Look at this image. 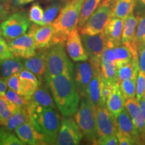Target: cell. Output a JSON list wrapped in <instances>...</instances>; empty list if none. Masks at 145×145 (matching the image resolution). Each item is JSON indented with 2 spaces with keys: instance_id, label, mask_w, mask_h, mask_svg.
<instances>
[{
  "instance_id": "cell-50",
  "label": "cell",
  "mask_w": 145,
  "mask_h": 145,
  "mask_svg": "<svg viewBox=\"0 0 145 145\" xmlns=\"http://www.w3.org/2000/svg\"><path fill=\"white\" fill-rule=\"evenodd\" d=\"M137 1L140 3L142 7L145 8V0H137Z\"/></svg>"
},
{
  "instance_id": "cell-49",
  "label": "cell",
  "mask_w": 145,
  "mask_h": 145,
  "mask_svg": "<svg viewBox=\"0 0 145 145\" xmlns=\"http://www.w3.org/2000/svg\"><path fill=\"white\" fill-rule=\"evenodd\" d=\"M0 2L4 4L7 6L11 8V4H12V0H0Z\"/></svg>"
},
{
  "instance_id": "cell-48",
  "label": "cell",
  "mask_w": 145,
  "mask_h": 145,
  "mask_svg": "<svg viewBox=\"0 0 145 145\" xmlns=\"http://www.w3.org/2000/svg\"><path fill=\"white\" fill-rule=\"evenodd\" d=\"M12 5L14 7H18L22 5V0H12Z\"/></svg>"
},
{
  "instance_id": "cell-39",
  "label": "cell",
  "mask_w": 145,
  "mask_h": 145,
  "mask_svg": "<svg viewBox=\"0 0 145 145\" xmlns=\"http://www.w3.org/2000/svg\"><path fill=\"white\" fill-rule=\"evenodd\" d=\"M14 55L11 52L8 42L0 34V62Z\"/></svg>"
},
{
  "instance_id": "cell-29",
  "label": "cell",
  "mask_w": 145,
  "mask_h": 145,
  "mask_svg": "<svg viewBox=\"0 0 145 145\" xmlns=\"http://www.w3.org/2000/svg\"><path fill=\"white\" fill-rule=\"evenodd\" d=\"M29 121L30 120L27 107H18L4 126L11 131H15L18 126Z\"/></svg>"
},
{
  "instance_id": "cell-32",
  "label": "cell",
  "mask_w": 145,
  "mask_h": 145,
  "mask_svg": "<svg viewBox=\"0 0 145 145\" xmlns=\"http://www.w3.org/2000/svg\"><path fill=\"white\" fill-rule=\"evenodd\" d=\"M61 9V2L60 1H55L47 6L44 12L41 26L52 24L56 19V17Z\"/></svg>"
},
{
  "instance_id": "cell-43",
  "label": "cell",
  "mask_w": 145,
  "mask_h": 145,
  "mask_svg": "<svg viewBox=\"0 0 145 145\" xmlns=\"http://www.w3.org/2000/svg\"><path fill=\"white\" fill-rule=\"evenodd\" d=\"M94 144H101V145H117L119 144L118 139L116 135H113L111 137H108L105 138L99 139L97 138Z\"/></svg>"
},
{
  "instance_id": "cell-20",
  "label": "cell",
  "mask_w": 145,
  "mask_h": 145,
  "mask_svg": "<svg viewBox=\"0 0 145 145\" xmlns=\"http://www.w3.org/2000/svg\"><path fill=\"white\" fill-rule=\"evenodd\" d=\"M15 132L24 144H44L42 135L30 121L18 126Z\"/></svg>"
},
{
  "instance_id": "cell-37",
  "label": "cell",
  "mask_w": 145,
  "mask_h": 145,
  "mask_svg": "<svg viewBox=\"0 0 145 145\" xmlns=\"http://www.w3.org/2000/svg\"><path fill=\"white\" fill-rule=\"evenodd\" d=\"M135 42L138 48L145 42V13L139 18L135 34Z\"/></svg>"
},
{
  "instance_id": "cell-34",
  "label": "cell",
  "mask_w": 145,
  "mask_h": 145,
  "mask_svg": "<svg viewBox=\"0 0 145 145\" xmlns=\"http://www.w3.org/2000/svg\"><path fill=\"white\" fill-rule=\"evenodd\" d=\"M125 99H133L136 96L137 79H126L118 83Z\"/></svg>"
},
{
  "instance_id": "cell-46",
  "label": "cell",
  "mask_w": 145,
  "mask_h": 145,
  "mask_svg": "<svg viewBox=\"0 0 145 145\" xmlns=\"http://www.w3.org/2000/svg\"><path fill=\"white\" fill-rule=\"evenodd\" d=\"M6 80L3 78L0 77V95L5 96V93L8 89Z\"/></svg>"
},
{
  "instance_id": "cell-8",
  "label": "cell",
  "mask_w": 145,
  "mask_h": 145,
  "mask_svg": "<svg viewBox=\"0 0 145 145\" xmlns=\"http://www.w3.org/2000/svg\"><path fill=\"white\" fill-rule=\"evenodd\" d=\"M81 40L89 60L95 68H100V61L104 50L108 46V41L104 33L94 35L81 34Z\"/></svg>"
},
{
  "instance_id": "cell-33",
  "label": "cell",
  "mask_w": 145,
  "mask_h": 145,
  "mask_svg": "<svg viewBox=\"0 0 145 145\" xmlns=\"http://www.w3.org/2000/svg\"><path fill=\"white\" fill-rule=\"evenodd\" d=\"M17 135L3 126L0 128V145H24Z\"/></svg>"
},
{
  "instance_id": "cell-10",
  "label": "cell",
  "mask_w": 145,
  "mask_h": 145,
  "mask_svg": "<svg viewBox=\"0 0 145 145\" xmlns=\"http://www.w3.org/2000/svg\"><path fill=\"white\" fill-rule=\"evenodd\" d=\"M96 126L99 139L116 135L118 130L116 120L110 113L106 105L100 104L96 107Z\"/></svg>"
},
{
  "instance_id": "cell-4",
  "label": "cell",
  "mask_w": 145,
  "mask_h": 145,
  "mask_svg": "<svg viewBox=\"0 0 145 145\" xmlns=\"http://www.w3.org/2000/svg\"><path fill=\"white\" fill-rule=\"evenodd\" d=\"M96 107L87 96L81 97L79 108L75 114V122L80 128L83 136L88 142L94 144L97 140V126L95 118Z\"/></svg>"
},
{
  "instance_id": "cell-45",
  "label": "cell",
  "mask_w": 145,
  "mask_h": 145,
  "mask_svg": "<svg viewBox=\"0 0 145 145\" xmlns=\"http://www.w3.org/2000/svg\"><path fill=\"white\" fill-rule=\"evenodd\" d=\"M10 7L0 2V22L3 21L8 17L10 13Z\"/></svg>"
},
{
  "instance_id": "cell-1",
  "label": "cell",
  "mask_w": 145,
  "mask_h": 145,
  "mask_svg": "<svg viewBox=\"0 0 145 145\" xmlns=\"http://www.w3.org/2000/svg\"><path fill=\"white\" fill-rule=\"evenodd\" d=\"M73 70L66 71L46 81L54 102L64 117L75 115L80 97L73 78Z\"/></svg>"
},
{
  "instance_id": "cell-44",
  "label": "cell",
  "mask_w": 145,
  "mask_h": 145,
  "mask_svg": "<svg viewBox=\"0 0 145 145\" xmlns=\"http://www.w3.org/2000/svg\"><path fill=\"white\" fill-rule=\"evenodd\" d=\"M116 137L118 139L119 144L120 145H132L135 144V143L132 141L130 138L126 137V135H123L120 132L118 131L116 132Z\"/></svg>"
},
{
  "instance_id": "cell-42",
  "label": "cell",
  "mask_w": 145,
  "mask_h": 145,
  "mask_svg": "<svg viewBox=\"0 0 145 145\" xmlns=\"http://www.w3.org/2000/svg\"><path fill=\"white\" fill-rule=\"evenodd\" d=\"M138 60L139 71L145 72V42L138 48Z\"/></svg>"
},
{
  "instance_id": "cell-41",
  "label": "cell",
  "mask_w": 145,
  "mask_h": 145,
  "mask_svg": "<svg viewBox=\"0 0 145 145\" xmlns=\"http://www.w3.org/2000/svg\"><path fill=\"white\" fill-rule=\"evenodd\" d=\"M113 88L114 85L109 84L103 79V87L101 93V104H106V101L110 95H111L112 91H113Z\"/></svg>"
},
{
  "instance_id": "cell-36",
  "label": "cell",
  "mask_w": 145,
  "mask_h": 145,
  "mask_svg": "<svg viewBox=\"0 0 145 145\" xmlns=\"http://www.w3.org/2000/svg\"><path fill=\"white\" fill-rule=\"evenodd\" d=\"M43 15H44V11L38 2L34 3L29 11L28 17L30 22L41 26Z\"/></svg>"
},
{
  "instance_id": "cell-13",
  "label": "cell",
  "mask_w": 145,
  "mask_h": 145,
  "mask_svg": "<svg viewBox=\"0 0 145 145\" xmlns=\"http://www.w3.org/2000/svg\"><path fill=\"white\" fill-rule=\"evenodd\" d=\"M65 45L67 52L72 61L79 62L88 60V55L83 46L78 28L72 30L67 36Z\"/></svg>"
},
{
  "instance_id": "cell-2",
  "label": "cell",
  "mask_w": 145,
  "mask_h": 145,
  "mask_svg": "<svg viewBox=\"0 0 145 145\" xmlns=\"http://www.w3.org/2000/svg\"><path fill=\"white\" fill-rule=\"evenodd\" d=\"M30 120L42 135L44 144H54L61 121L57 108L42 107L30 101L27 106Z\"/></svg>"
},
{
  "instance_id": "cell-35",
  "label": "cell",
  "mask_w": 145,
  "mask_h": 145,
  "mask_svg": "<svg viewBox=\"0 0 145 145\" xmlns=\"http://www.w3.org/2000/svg\"><path fill=\"white\" fill-rule=\"evenodd\" d=\"M5 97L17 107H27L30 102V99L10 89H7L5 93Z\"/></svg>"
},
{
  "instance_id": "cell-28",
  "label": "cell",
  "mask_w": 145,
  "mask_h": 145,
  "mask_svg": "<svg viewBox=\"0 0 145 145\" xmlns=\"http://www.w3.org/2000/svg\"><path fill=\"white\" fill-rule=\"evenodd\" d=\"M138 71V57H133L130 63L117 69L118 83L126 79H137Z\"/></svg>"
},
{
  "instance_id": "cell-52",
  "label": "cell",
  "mask_w": 145,
  "mask_h": 145,
  "mask_svg": "<svg viewBox=\"0 0 145 145\" xmlns=\"http://www.w3.org/2000/svg\"><path fill=\"white\" fill-rule=\"evenodd\" d=\"M144 96H145V93H144Z\"/></svg>"
},
{
  "instance_id": "cell-16",
  "label": "cell",
  "mask_w": 145,
  "mask_h": 145,
  "mask_svg": "<svg viewBox=\"0 0 145 145\" xmlns=\"http://www.w3.org/2000/svg\"><path fill=\"white\" fill-rule=\"evenodd\" d=\"M116 120L118 131L130 138L135 144H142L138 132L126 108L123 109L122 111L116 118Z\"/></svg>"
},
{
  "instance_id": "cell-31",
  "label": "cell",
  "mask_w": 145,
  "mask_h": 145,
  "mask_svg": "<svg viewBox=\"0 0 145 145\" xmlns=\"http://www.w3.org/2000/svg\"><path fill=\"white\" fill-rule=\"evenodd\" d=\"M18 107L5 96L0 95V125L4 126Z\"/></svg>"
},
{
  "instance_id": "cell-21",
  "label": "cell",
  "mask_w": 145,
  "mask_h": 145,
  "mask_svg": "<svg viewBox=\"0 0 145 145\" xmlns=\"http://www.w3.org/2000/svg\"><path fill=\"white\" fill-rule=\"evenodd\" d=\"M106 50L108 59L115 65L117 69L130 63L132 58L135 57L129 48L123 44L112 48L107 46Z\"/></svg>"
},
{
  "instance_id": "cell-38",
  "label": "cell",
  "mask_w": 145,
  "mask_h": 145,
  "mask_svg": "<svg viewBox=\"0 0 145 145\" xmlns=\"http://www.w3.org/2000/svg\"><path fill=\"white\" fill-rule=\"evenodd\" d=\"M145 93V72L139 71L137 78L136 99L138 101L144 96Z\"/></svg>"
},
{
  "instance_id": "cell-19",
  "label": "cell",
  "mask_w": 145,
  "mask_h": 145,
  "mask_svg": "<svg viewBox=\"0 0 145 145\" xmlns=\"http://www.w3.org/2000/svg\"><path fill=\"white\" fill-rule=\"evenodd\" d=\"M47 48H42L33 57L25 59L23 61L24 68L33 72L39 79V82L42 81L43 76L46 72V54Z\"/></svg>"
},
{
  "instance_id": "cell-7",
  "label": "cell",
  "mask_w": 145,
  "mask_h": 145,
  "mask_svg": "<svg viewBox=\"0 0 145 145\" xmlns=\"http://www.w3.org/2000/svg\"><path fill=\"white\" fill-rule=\"evenodd\" d=\"M30 19L24 11H20L9 16L0 24V34L7 42L26 33L30 27Z\"/></svg>"
},
{
  "instance_id": "cell-15",
  "label": "cell",
  "mask_w": 145,
  "mask_h": 145,
  "mask_svg": "<svg viewBox=\"0 0 145 145\" xmlns=\"http://www.w3.org/2000/svg\"><path fill=\"white\" fill-rule=\"evenodd\" d=\"M30 30L33 34L36 49L48 48L54 44V28L52 24L39 26L33 24Z\"/></svg>"
},
{
  "instance_id": "cell-18",
  "label": "cell",
  "mask_w": 145,
  "mask_h": 145,
  "mask_svg": "<svg viewBox=\"0 0 145 145\" xmlns=\"http://www.w3.org/2000/svg\"><path fill=\"white\" fill-rule=\"evenodd\" d=\"M125 108L129 113L140 137L141 144H145V118L137 99H128L125 101Z\"/></svg>"
},
{
  "instance_id": "cell-6",
  "label": "cell",
  "mask_w": 145,
  "mask_h": 145,
  "mask_svg": "<svg viewBox=\"0 0 145 145\" xmlns=\"http://www.w3.org/2000/svg\"><path fill=\"white\" fill-rule=\"evenodd\" d=\"M115 0H104L91 14L81 28H79L81 34L94 35L104 31L107 24L112 18V11Z\"/></svg>"
},
{
  "instance_id": "cell-22",
  "label": "cell",
  "mask_w": 145,
  "mask_h": 145,
  "mask_svg": "<svg viewBox=\"0 0 145 145\" xmlns=\"http://www.w3.org/2000/svg\"><path fill=\"white\" fill-rule=\"evenodd\" d=\"M103 87V77L100 68H95L87 89L86 96L97 107L101 104V93Z\"/></svg>"
},
{
  "instance_id": "cell-51",
  "label": "cell",
  "mask_w": 145,
  "mask_h": 145,
  "mask_svg": "<svg viewBox=\"0 0 145 145\" xmlns=\"http://www.w3.org/2000/svg\"><path fill=\"white\" fill-rule=\"evenodd\" d=\"M33 1H34V0H22V5L26 4V3H28Z\"/></svg>"
},
{
  "instance_id": "cell-27",
  "label": "cell",
  "mask_w": 145,
  "mask_h": 145,
  "mask_svg": "<svg viewBox=\"0 0 145 145\" xmlns=\"http://www.w3.org/2000/svg\"><path fill=\"white\" fill-rule=\"evenodd\" d=\"M137 0H115L112 11V18L125 20L133 13Z\"/></svg>"
},
{
  "instance_id": "cell-3",
  "label": "cell",
  "mask_w": 145,
  "mask_h": 145,
  "mask_svg": "<svg viewBox=\"0 0 145 145\" xmlns=\"http://www.w3.org/2000/svg\"><path fill=\"white\" fill-rule=\"evenodd\" d=\"M85 0H68L60 10L52 25L54 28V44L64 43L74 29L78 28L79 16Z\"/></svg>"
},
{
  "instance_id": "cell-26",
  "label": "cell",
  "mask_w": 145,
  "mask_h": 145,
  "mask_svg": "<svg viewBox=\"0 0 145 145\" xmlns=\"http://www.w3.org/2000/svg\"><path fill=\"white\" fill-rule=\"evenodd\" d=\"M100 70L103 79L110 85H114L118 82L117 68L107 57L106 49L103 52L100 61Z\"/></svg>"
},
{
  "instance_id": "cell-40",
  "label": "cell",
  "mask_w": 145,
  "mask_h": 145,
  "mask_svg": "<svg viewBox=\"0 0 145 145\" xmlns=\"http://www.w3.org/2000/svg\"><path fill=\"white\" fill-rule=\"evenodd\" d=\"M6 83L9 89L20 94V78L19 73L14 74L10 76L6 80Z\"/></svg>"
},
{
  "instance_id": "cell-9",
  "label": "cell",
  "mask_w": 145,
  "mask_h": 145,
  "mask_svg": "<svg viewBox=\"0 0 145 145\" xmlns=\"http://www.w3.org/2000/svg\"><path fill=\"white\" fill-rule=\"evenodd\" d=\"M83 137L79 126L71 116L65 117L61 121L54 144L76 145L80 143Z\"/></svg>"
},
{
  "instance_id": "cell-30",
  "label": "cell",
  "mask_w": 145,
  "mask_h": 145,
  "mask_svg": "<svg viewBox=\"0 0 145 145\" xmlns=\"http://www.w3.org/2000/svg\"><path fill=\"white\" fill-rule=\"evenodd\" d=\"M101 1V0H85L81 8L78 28H81L86 24L91 14L100 4Z\"/></svg>"
},
{
  "instance_id": "cell-47",
  "label": "cell",
  "mask_w": 145,
  "mask_h": 145,
  "mask_svg": "<svg viewBox=\"0 0 145 145\" xmlns=\"http://www.w3.org/2000/svg\"><path fill=\"white\" fill-rule=\"evenodd\" d=\"M139 106H140V108L141 110V112H142L143 116L145 118V96L144 95L138 101Z\"/></svg>"
},
{
  "instance_id": "cell-11",
  "label": "cell",
  "mask_w": 145,
  "mask_h": 145,
  "mask_svg": "<svg viewBox=\"0 0 145 145\" xmlns=\"http://www.w3.org/2000/svg\"><path fill=\"white\" fill-rule=\"evenodd\" d=\"M94 70L95 67L89 60L79 61L74 67V81L81 97L87 95V89L93 77Z\"/></svg>"
},
{
  "instance_id": "cell-5",
  "label": "cell",
  "mask_w": 145,
  "mask_h": 145,
  "mask_svg": "<svg viewBox=\"0 0 145 145\" xmlns=\"http://www.w3.org/2000/svg\"><path fill=\"white\" fill-rule=\"evenodd\" d=\"M73 69V64L65 51L64 43H57L47 48L45 80Z\"/></svg>"
},
{
  "instance_id": "cell-25",
  "label": "cell",
  "mask_w": 145,
  "mask_h": 145,
  "mask_svg": "<svg viewBox=\"0 0 145 145\" xmlns=\"http://www.w3.org/2000/svg\"><path fill=\"white\" fill-rule=\"evenodd\" d=\"M24 69L23 62L20 58L12 56L0 62V77L7 80L14 74L20 73Z\"/></svg>"
},
{
  "instance_id": "cell-17",
  "label": "cell",
  "mask_w": 145,
  "mask_h": 145,
  "mask_svg": "<svg viewBox=\"0 0 145 145\" xmlns=\"http://www.w3.org/2000/svg\"><path fill=\"white\" fill-rule=\"evenodd\" d=\"M124 20L118 18H111L105 27L103 33L108 41V47L122 44V35Z\"/></svg>"
},
{
  "instance_id": "cell-12",
  "label": "cell",
  "mask_w": 145,
  "mask_h": 145,
  "mask_svg": "<svg viewBox=\"0 0 145 145\" xmlns=\"http://www.w3.org/2000/svg\"><path fill=\"white\" fill-rule=\"evenodd\" d=\"M8 43L13 55L21 59H28L36 53L33 34L30 30L28 33L8 41Z\"/></svg>"
},
{
  "instance_id": "cell-24",
  "label": "cell",
  "mask_w": 145,
  "mask_h": 145,
  "mask_svg": "<svg viewBox=\"0 0 145 145\" xmlns=\"http://www.w3.org/2000/svg\"><path fill=\"white\" fill-rule=\"evenodd\" d=\"M125 99L120 88L119 83L114 85L113 91L106 101V107L110 113L116 118L125 108Z\"/></svg>"
},
{
  "instance_id": "cell-14",
  "label": "cell",
  "mask_w": 145,
  "mask_h": 145,
  "mask_svg": "<svg viewBox=\"0 0 145 145\" xmlns=\"http://www.w3.org/2000/svg\"><path fill=\"white\" fill-rule=\"evenodd\" d=\"M139 18L132 13L124 20L122 35V43L129 48L135 57H138V46L135 42V34Z\"/></svg>"
},
{
  "instance_id": "cell-23",
  "label": "cell",
  "mask_w": 145,
  "mask_h": 145,
  "mask_svg": "<svg viewBox=\"0 0 145 145\" xmlns=\"http://www.w3.org/2000/svg\"><path fill=\"white\" fill-rule=\"evenodd\" d=\"M50 91L48 85L45 84L42 81L39 82V86L34 91L32 95L30 97V101L34 104L42 107H52L57 108L56 104L52 95H50Z\"/></svg>"
}]
</instances>
